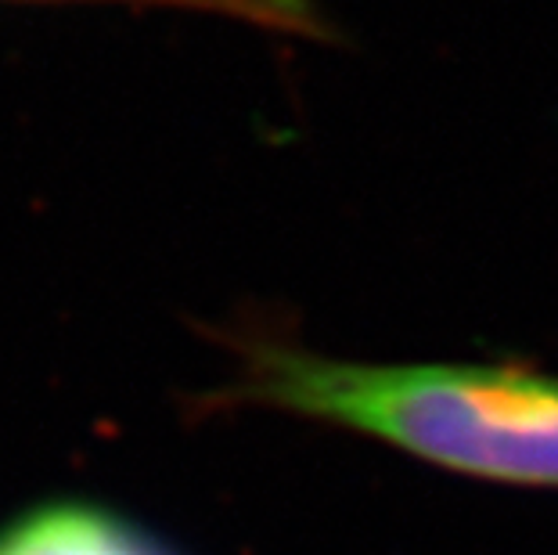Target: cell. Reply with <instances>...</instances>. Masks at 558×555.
I'll use <instances>...</instances> for the list:
<instances>
[{
    "instance_id": "7a4b0ae2",
    "label": "cell",
    "mask_w": 558,
    "mask_h": 555,
    "mask_svg": "<svg viewBox=\"0 0 558 555\" xmlns=\"http://www.w3.org/2000/svg\"><path fill=\"white\" fill-rule=\"evenodd\" d=\"M0 555H170L120 512L90 502H44L0 527Z\"/></svg>"
},
{
    "instance_id": "6da1fadb",
    "label": "cell",
    "mask_w": 558,
    "mask_h": 555,
    "mask_svg": "<svg viewBox=\"0 0 558 555\" xmlns=\"http://www.w3.org/2000/svg\"><path fill=\"white\" fill-rule=\"evenodd\" d=\"M220 400L328 422L458 476L558 491V375L526 364H367L248 339Z\"/></svg>"
},
{
    "instance_id": "3957f363",
    "label": "cell",
    "mask_w": 558,
    "mask_h": 555,
    "mask_svg": "<svg viewBox=\"0 0 558 555\" xmlns=\"http://www.w3.org/2000/svg\"><path fill=\"white\" fill-rule=\"evenodd\" d=\"M130 4H162L184 11H206V15L239 19L245 26L284 33L300 40H325L331 26L317 0H130Z\"/></svg>"
}]
</instances>
